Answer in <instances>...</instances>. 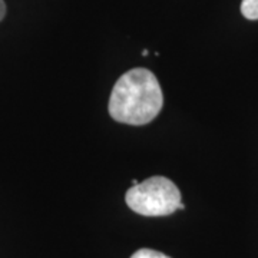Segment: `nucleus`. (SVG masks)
Instances as JSON below:
<instances>
[{"label":"nucleus","instance_id":"2","mask_svg":"<svg viewBox=\"0 0 258 258\" xmlns=\"http://www.w3.org/2000/svg\"><path fill=\"white\" fill-rule=\"evenodd\" d=\"M125 200L132 211L145 217L171 215L176 210L185 208L178 186L165 176H152L141 184L132 185Z\"/></svg>","mask_w":258,"mask_h":258},{"label":"nucleus","instance_id":"3","mask_svg":"<svg viewBox=\"0 0 258 258\" xmlns=\"http://www.w3.org/2000/svg\"><path fill=\"white\" fill-rule=\"evenodd\" d=\"M241 13L248 20H258V0H242Z\"/></svg>","mask_w":258,"mask_h":258},{"label":"nucleus","instance_id":"5","mask_svg":"<svg viewBox=\"0 0 258 258\" xmlns=\"http://www.w3.org/2000/svg\"><path fill=\"white\" fill-rule=\"evenodd\" d=\"M5 15H6V3L3 0H0V22L3 20Z\"/></svg>","mask_w":258,"mask_h":258},{"label":"nucleus","instance_id":"1","mask_svg":"<svg viewBox=\"0 0 258 258\" xmlns=\"http://www.w3.org/2000/svg\"><path fill=\"white\" fill-rule=\"evenodd\" d=\"M164 96L159 82L148 69L137 68L119 78L109 99V113L113 119L128 125H145L162 109Z\"/></svg>","mask_w":258,"mask_h":258},{"label":"nucleus","instance_id":"4","mask_svg":"<svg viewBox=\"0 0 258 258\" xmlns=\"http://www.w3.org/2000/svg\"><path fill=\"white\" fill-rule=\"evenodd\" d=\"M131 258H171L159 252V251H155V249H149V248H141L138 249L134 255Z\"/></svg>","mask_w":258,"mask_h":258}]
</instances>
